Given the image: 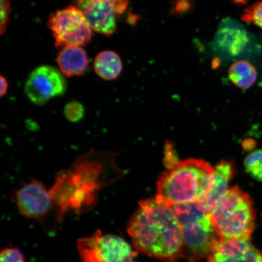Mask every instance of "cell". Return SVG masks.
Segmentation results:
<instances>
[{
    "mask_svg": "<svg viewBox=\"0 0 262 262\" xmlns=\"http://www.w3.org/2000/svg\"><path fill=\"white\" fill-rule=\"evenodd\" d=\"M214 168L203 160L178 162L164 172L157 182V201L167 205L201 202L210 189Z\"/></svg>",
    "mask_w": 262,
    "mask_h": 262,
    "instance_id": "3957f363",
    "label": "cell"
},
{
    "mask_svg": "<svg viewBox=\"0 0 262 262\" xmlns=\"http://www.w3.org/2000/svg\"><path fill=\"white\" fill-rule=\"evenodd\" d=\"M171 207L182 229L183 257L188 262L207 258L221 238L213 226L210 212L201 202Z\"/></svg>",
    "mask_w": 262,
    "mask_h": 262,
    "instance_id": "277c9868",
    "label": "cell"
},
{
    "mask_svg": "<svg viewBox=\"0 0 262 262\" xmlns=\"http://www.w3.org/2000/svg\"><path fill=\"white\" fill-rule=\"evenodd\" d=\"M59 69L64 76H80L86 71L89 60L83 47L67 46L62 48L57 55Z\"/></svg>",
    "mask_w": 262,
    "mask_h": 262,
    "instance_id": "5bb4252c",
    "label": "cell"
},
{
    "mask_svg": "<svg viewBox=\"0 0 262 262\" xmlns=\"http://www.w3.org/2000/svg\"><path fill=\"white\" fill-rule=\"evenodd\" d=\"M68 88L64 75L51 66L42 65L29 74L25 85L26 97L36 105H44L52 98L63 96Z\"/></svg>",
    "mask_w": 262,
    "mask_h": 262,
    "instance_id": "9c48e42d",
    "label": "cell"
},
{
    "mask_svg": "<svg viewBox=\"0 0 262 262\" xmlns=\"http://www.w3.org/2000/svg\"><path fill=\"white\" fill-rule=\"evenodd\" d=\"M77 248L83 262H136L137 252L124 239L100 230L78 239Z\"/></svg>",
    "mask_w": 262,
    "mask_h": 262,
    "instance_id": "8992f818",
    "label": "cell"
},
{
    "mask_svg": "<svg viewBox=\"0 0 262 262\" xmlns=\"http://www.w3.org/2000/svg\"><path fill=\"white\" fill-rule=\"evenodd\" d=\"M246 171L252 178L262 182V149L255 150L245 159Z\"/></svg>",
    "mask_w": 262,
    "mask_h": 262,
    "instance_id": "e0dca14e",
    "label": "cell"
},
{
    "mask_svg": "<svg viewBox=\"0 0 262 262\" xmlns=\"http://www.w3.org/2000/svg\"><path fill=\"white\" fill-rule=\"evenodd\" d=\"M48 26L58 48L67 46L83 47L90 43L93 37V29L83 13L74 5L52 13Z\"/></svg>",
    "mask_w": 262,
    "mask_h": 262,
    "instance_id": "52a82bcc",
    "label": "cell"
},
{
    "mask_svg": "<svg viewBox=\"0 0 262 262\" xmlns=\"http://www.w3.org/2000/svg\"><path fill=\"white\" fill-rule=\"evenodd\" d=\"M220 64V60L219 58L214 59L212 62V67L213 69L217 68Z\"/></svg>",
    "mask_w": 262,
    "mask_h": 262,
    "instance_id": "d4e9b609",
    "label": "cell"
},
{
    "mask_svg": "<svg viewBox=\"0 0 262 262\" xmlns=\"http://www.w3.org/2000/svg\"><path fill=\"white\" fill-rule=\"evenodd\" d=\"M242 20L250 22L262 29V1L257 2L244 10Z\"/></svg>",
    "mask_w": 262,
    "mask_h": 262,
    "instance_id": "ac0fdd59",
    "label": "cell"
},
{
    "mask_svg": "<svg viewBox=\"0 0 262 262\" xmlns=\"http://www.w3.org/2000/svg\"><path fill=\"white\" fill-rule=\"evenodd\" d=\"M250 40L245 29L234 22L228 21L219 27L215 46L223 54L234 57L244 53Z\"/></svg>",
    "mask_w": 262,
    "mask_h": 262,
    "instance_id": "7c38bea8",
    "label": "cell"
},
{
    "mask_svg": "<svg viewBox=\"0 0 262 262\" xmlns=\"http://www.w3.org/2000/svg\"><path fill=\"white\" fill-rule=\"evenodd\" d=\"M235 5L242 6L247 5L250 0H231Z\"/></svg>",
    "mask_w": 262,
    "mask_h": 262,
    "instance_id": "cb8c5ba5",
    "label": "cell"
},
{
    "mask_svg": "<svg viewBox=\"0 0 262 262\" xmlns=\"http://www.w3.org/2000/svg\"><path fill=\"white\" fill-rule=\"evenodd\" d=\"M137 252L162 262L183 257L181 227L171 206L149 199L140 202L127 225Z\"/></svg>",
    "mask_w": 262,
    "mask_h": 262,
    "instance_id": "7a4b0ae2",
    "label": "cell"
},
{
    "mask_svg": "<svg viewBox=\"0 0 262 262\" xmlns=\"http://www.w3.org/2000/svg\"><path fill=\"white\" fill-rule=\"evenodd\" d=\"M85 113L84 107L80 102L71 101L65 106L64 114L69 122L75 123L83 119Z\"/></svg>",
    "mask_w": 262,
    "mask_h": 262,
    "instance_id": "d6986e66",
    "label": "cell"
},
{
    "mask_svg": "<svg viewBox=\"0 0 262 262\" xmlns=\"http://www.w3.org/2000/svg\"><path fill=\"white\" fill-rule=\"evenodd\" d=\"M256 69L250 62L237 60L228 69V77L235 86L242 90L250 89L257 79Z\"/></svg>",
    "mask_w": 262,
    "mask_h": 262,
    "instance_id": "2e32d148",
    "label": "cell"
},
{
    "mask_svg": "<svg viewBox=\"0 0 262 262\" xmlns=\"http://www.w3.org/2000/svg\"><path fill=\"white\" fill-rule=\"evenodd\" d=\"M94 70L102 79L113 80L122 73V61L116 52L112 51L101 52L95 58Z\"/></svg>",
    "mask_w": 262,
    "mask_h": 262,
    "instance_id": "9a60e30c",
    "label": "cell"
},
{
    "mask_svg": "<svg viewBox=\"0 0 262 262\" xmlns=\"http://www.w3.org/2000/svg\"><path fill=\"white\" fill-rule=\"evenodd\" d=\"M115 157L111 152L91 150L78 157L70 169L58 173L49 189L58 222L69 211L80 214L96 205L101 189L120 175Z\"/></svg>",
    "mask_w": 262,
    "mask_h": 262,
    "instance_id": "6da1fadb",
    "label": "cell"
},
{
    "mask_svg": "<svg viewBox=\"0 0 262 262\" xmlns=\"http://www.w3.org/2000/svg\"><path fill=\"white\" fill-rule=\"evenodd\" d=\"M93 31L110 37L117 29V18L128 7L129 0H74Z\"/></svg>",
    "mask_w": 262,
    "mask_h": 262,
    "instance_id": "ba28073f",
    "label": "cell"
},
{
    "mask_svg": "<svg viewBox=\"0 0 262 262\" xmlns=\"http://www.w3.org/2000/svg\"><path fill=\"white\" fill-rule=\"evenodd\" d=\"M213 226L222 238L250 240L255 221L253 199L237 186L229 188L210 211Z\"/></svg>",
    "mask_w": 262,
    "mask_h": 262,
    "instance_id": "5b68a950",
    "label": "cell"
},
{
    "mask_svg": "<svg viewBox=\"0 0 262 262\" xmlns=\"http://www.w3.org/2000/svg\"><path fill=\"white\" fill-rule=\"evenodd\" d=\"M194 0H176L170 9V14L182 16L189 14L194 8Z\"/></svg>",
    "mask_w": 262,
    "mask_h": 262,
    "instance_id": "ffe728a7",
    "label": "cell"
},
{
    "mask_svg": "<svg viewBox=\"0 0 262 262\" xmlns=\"http://www.w3.org/2000/svg\"><path fill=\"white\" fill-rule=\"evenodd\" d=\"M234 174V166L232 162L222 160L216 165L210 189L201 201L209 212L214 207L219 200L227 192L229 189V182Z\"/></svg>",
    "mask_w": 262,
    "mask_h": 262,
    "instance_id": "4fadbf2b",
    "label": "cell"
},
{
    "mask_svg": "<svg viewBox=\"0 0 262 262\" xmlns=\"http://www.w3.org/2000/svg\"><path fill=\"white\" fill-rule=\"evenodd\" d=\"M11 6L9 0H1V21H0V33L3 35L6 31L10 20Z\"/></svg>",
    "mask_w": 262,
    "mask_h": 262,
    "instance_id": "7402d4cb",
    "label": "cell"
},
{
    "mask_svg": "<svg viewBox=\"0 0 262 262\" xmlns=\"http://www.w3.org/2000/svg\"><path fill=\"white\" fill-rule=\"evenodd\" d=\"M0 80H1V90H0V97L2 98L4 97L6 94L8 93L9 84L8 81L6 80V78L5 77H3L2 75L1 77H0Z\"/></svg>",
    "mask_w": 262,
    "mask_h": 262,
    "instance_id": "603a6c76",
    "label": "cell"
},
{
    "mask_svg": "<svg viewBox=\"0 0 262 262\" xmlns=\"http://www.w3.org/2000/svg\"><path fill=\"white\" fill-rule=\"evenodd\" d=\"M0 262H25L21 252L16 248H6L2 251Z\"/></svg>",
    "mask_w": 262,
    "mask_h": 262,
    "instance_id": "44dd1931",
    "label": "cell"
},
{
    "mask_svg": "<svg viewBox=\"0 0 262 262\" xmlns=\"http://www.w3.org/2000/svg\"><path fill=\"white\" fill-rule=\"evenodd\" d=\"M206 262H262V251L250 240L220 238Z\"/></svg>",
    "mask_w": 262,
    "mask_h": 262,
    "instance_id": "8fae6325",
    "label": "cell"
},
{
    "mask_svg": "<svg viewBox=\"0 0 262 262\" xmlns=\"http://www.w3.org/2000/svg\"><path fill=\"white\" fill-rule=\"evenodd\" d=\"M16 205L24 217L43 220L54 209L50 191L35 179L26 183L15 193Z\"/></svg>",
    "mask_w": 262,
    "mask_h": 262,
    "instance_id": "30bf717a",
    "label": "cell"
}]
</instances>
